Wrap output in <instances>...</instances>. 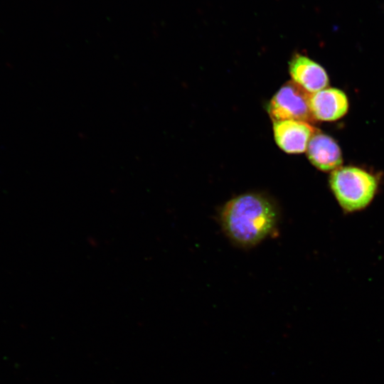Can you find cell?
I'll return each instance as SVG.
<instances>
[{"mask_svg": "<svg viewBox=\"0 0 384 384\" xmlns=\"http://www.w3.org/2000/svg\"><path fill=\"white\" fill-rule=\"evenodd\" d=\"M278 219L275 204L267 196L247 193L228 201L220 211V222L227 235L236 244H257L274 229Z\"/></svg>", "mask_w": 384, "mask_h": 384, "instance_id": "6da1fadb", "label": "cell"}, {"mask_svg": "<svg viewBox=\"0 0 384 384\" xmlns=\"http://www.w3.org/2000/svg\"><path fill=\"white\" fill-rule=\"evenodd\" d=\"M329 184L340 206L350 213L367 207L373 199L378 185L373 175L351 166L334 170Z\"/></svg>", "mask_w": 384, "mask_h": 384, "instance_id": "7a4b0ae2", "label": "cell"}, {"mask_svg": "<svg viewBox=\"0 0 384 384\" xmlns=\"http://www.w3.org/2000/svg\"><path fill=\"white\" fill-rule=\"evenodd\" d=\"M310 95L294 81H289L272 97L267 111L274 122L292 119L314 122L309 105Z\"/></svg>", "mask_w": 384, "mask_h": 384, "instance_id": "3957f363", "label": "cell"}, {"mask_svg": "<svg viewBox=\"0 0 384 384\" xmlns=\"http://www.w3.org/2000/svg\"><path fill=\"white\" fill-rule=\"evenodd\" d=\"M317 131L310 123L299 120H280L273 123L277 144L289 154L305 151L311 138Z\"/></svg>", "mask_w": 384, "mask_h": 384, "instance_id": "277c9868", "label": "cell"}, {"mask_svg": "<svg viewBox=\"0 0 384 384\" xmlns=\"http://www.w3.org/2000/svg\"><path fill=\"white\" fill-rule=\"evenodd\" d=\"M311 113L315 120L331 122L343 117L348 109L346 95L337 88L329 87L311 94Z\"/></svg>", "mask_w": 384, "mask_h": 384, "instance_id": "5b68a950", "label": "cell"}, {"mask_svg": "<svg viewBox=\"0 0 384 384\" xmlns=\"http://www.w3.org/2000/svg\"><path fill=\"white\" fill-rule=\"evenodd\" d=\"M289 71L292 81L309 94L323 90L329 85V77L324 68L305 55H294L289 63Z\"/></svg>", "mask_w": 384, "mask_h": 384, "instance_id": "8992f818", "label": "cell"}, {"mask_svg": "<svg viewBox=\"0 0 384 384\" xmlns=\"http://www.w3.org/2000/svg\"><path fill=\"white\" fill-rule=\"evenodd\" d=\"M306 151L309 161L323 171H334L342 164V154L338 144L324 133L316 132L311 138Z\"/></svg>", "mask_w": 384, "mask_h": 384, "instance_id": "52a82bcc", "label": "cell"}]
</instances>
